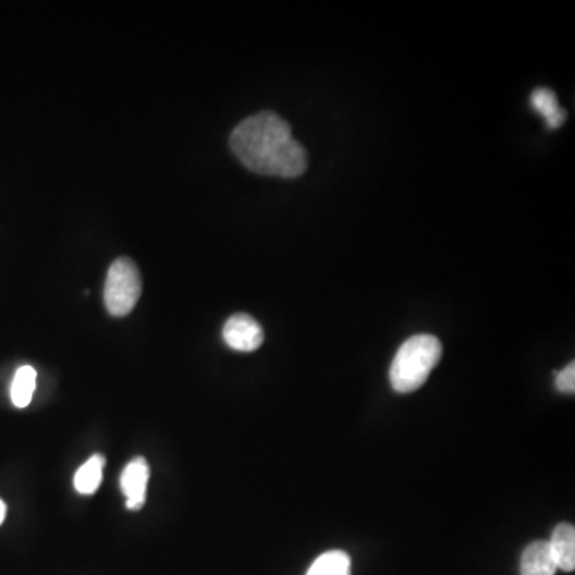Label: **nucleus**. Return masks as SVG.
Listing matches in <instances>:
<instances>
[{"mask_svg": "<svg viewBox=\"0 0 575 575\" xmlns=\"http://www.w3.org/2000/svg\"><path fill=\"white\" fill-rule=\"evenodd\" d=\"M231 147L240 162L264 176L297 178L306 173L307 152L290 123L270 111L243 120L232 132Z\"/></svg>", "mask_w": 575, "mask_h": 575, "instance_id": "1", "label": "nucleus"}, {"mask_svg": "<svg viewBox=\"0 0 575 575\" xmlns=\"http://www.w3.org/2000/svg\"><path fill=\"white\" fill-rule=\"evenodd\" d=\"M443 355V345L430 334H417L403 342L390 366L395 392L411 393L424 386Z\"/></svg>", "mask_w": 575, "mask_h": 575, "instance_id": "2", "label": "nucleus"}, {"mask_svg": "<svg viewBox=\"0 0 575 575\" xmlns=\"http://www.w3.org/2000/svg\"><path fill=\"white\" fill-rule=\"evenodd\" d=\"M142 273L135 261L119 258L109 267L105 283L106 309L112 317L132 314L142 297Z\"/></svg>", "mask_w": 575, "mask_h": 575, "instance_id": "3", "label": "nucleus"}, {"mask_svg": "<svg viewBox=\"0 0 575 575\" xmlns=\"http://www.w3.org/2000/svg\"><path fill=\"white\" fill-rule=\"evenodd\" d=\"M222 338L234 351L255 352L262 345L264 331L255 318L246 314H235L225 321Z\"/></svg>", "mask_w": 575, "mask_h": 575, "instance_id": "4", "label": "nucleus"}, {"mask_svg": "<svg viewBox=\"0 0 575 575\" xmlns=\"http://www.w3.org/2000/svg\"><path fill=\"white\" fill-rule=\"evenodd\" d=\"M150 468L146 458H133L126 467L123 468L122 477H120V488H122L123 496L126 499V509L136 510L143 509L146 503L147 485H149Z\"/></svg>", "mask_w": 575, "mask_h": 575, "instance_id": "5", "label": "nucleus"}, {"mask_svg": "<svg viewBox=\"0 0 575 575\" xmlns=\"http://www.w3.org/2000/svg\"><path fill=\"white\" fill-rule=\"evenodd\" d=\"M558 570L573 573L575 570V529L570 523L554 527L549 540Z\"/></svg>", "mask_w": 575, "mask_h": 575, "instance_id": "6", "label": "nucleus"}, {"mask_svg": "<svg viewBox=\"0 0 575 575\" xmlns=\"http://www.w3.org/2000/svg\"><path fill=\"white\" fill-rule=\"evenodd\" d=\"M556 571L549 542L537 540L526 547L522 556V575H554Z\"/></svg>", "mask_w": 575, "mask_h": 575, "instance_id": "7", "label": "nucleus"}, {"mask_svg": "<svg viewBox=\"0 0 575 575\" xmlns=\"http://www.w3.org/2000/svg\"><path fill=\"white\" fill-rule=\"evenodd\" d=\"M530 105L534 111L539 112L546 119L550 130L560 129L567 119L566 109L558 105V96L550 88H537L530 95Z\"/></svg>", "mask_w": 575, "mask_h": 575, "instance_id": "8", "label": "nucleus"}, {"mask_svg": "<svg viewBox=\"0 0 575 575\" xmlns=\"http://www.w3.org/2000/svg\"><path fill=\"white\" fill-rule=\"evenodd\" d=\"M106 458L101 454L91 455L74 477L75 491L81 494L90 496L98 491L102 481V468H105Z\"/></svg>", "mask_w": 575, "mask_h": 575, "instance_id": "9", "label": "nucleus"}, {"mask_svg": "<svg viewBox=\"0 0 575 575\" xmlns=\"http://www.w3.org/2000/svg\"><path fill=\"white\" fill-rule=\"evenodd\" d=\"M352 561L345 551L331 550L311 563L306 575H351Z\"/></svg>", "mask_w": 575, "mask_h": 575, "instance_id": "10", "label": "nucleus"}, {"mask_svg": "<svg viewBox=\"0 0 575 575\" xmlns=\"http://www.w3.org/2000/svg\"><path fill=\"white\" fill-rule=\"evenodd\" d=\"M37 372L33 366L24 365L15 372L12 387H10V396L13 405L23 409L33 402L34 390H36Z\"/></svg>", "mask_w": 575, "mask_h": 575, "instance_id": "11", "label": "nucleus"}, {"mask_svg": "<svg viewBox=\"0 0 575 575\" xmlns=\"http://www.w3.org/2000/svg\"><path fill=\"white\" fill-rule=\"evenodd\" d=\"M556 379H554V386L558 387V390L563 393H570L574 395L575 392V365L570 363L566 368L561 369L560 372H554Z\"/></svg>", "mask_w": 575, "mask_h": 575, "instance_id": "12", "label": "nucleus"}, {"mask_svg": "<svg viewBox=\"0 0 575 575\" xmlns=\"http://www.w3.org/2000/svg\"><path fill=\"white\" fill-rule=\"evenodd\" d=\"M7 515V506L5 503H3L2 499H0V525H2L3 519H5Z\"/></svg>", "mask_w": 575, "mask_h": 575, "instance_id": "13", "label": "nucleus"}]
</instances>
